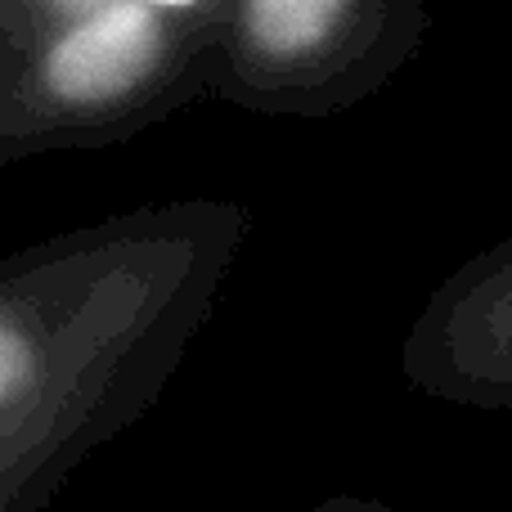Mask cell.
Instances as JSON below:
<instances>
[{
  "label": "cell",
  "instance_id": "7a4b0ae2",
  "mask_svg": "<svg viewBox=\"0 0 512 512\" xmlns=\"http://www.w3.org/2000/svg\"><path fill=\"white\" fill-rule=\"evenodd\" d=\"M221 5H149L108 0L63 14L45 50L50 99L81 113H117L162 99L212 50Z\"/></svg>",
  "mask_w": 512,
  "mask_h": 512
},
{
  "label": "cell",
  "instance_id": "3957f363",
  "mask_svg": "<svg viewBox=\"0 0 512 512\" xmlns=\"http://www.w3.org/2000/svg\"><path fill=\"white\" fill-rule=\"evenodd\" d=\"M400 369L445 405L512 409V239L436 283L405 333Z\"/></svg>",
  "mask_w": 512,
  "mask_h": 512
},
{
  "label": "cell",
  "instance_id": "277c9868",
  "mask_svg": "<svg viewBox=\"0 0 512 512\" xmlns=\"http://www.w3.org/2000/svg\"><path fill=\"white\" fill-rule=\"evenodd\" d=\"M36 373V351L27 342L23 328H14L9 319H0V405L18 396Z\"/></svg>",
  "mask_w": 512,
  "mask_h": 512
},
{
  "label": "cell",
  "instance_id": "6da1fadb",
  "mask_svg": "<svg viewBox=\"0 0 512 512\" xmlns=\"http://www.w3.org/2000/svg\"><path fill=\"white\" fill-rule=\"evenodd\" d=\"M418 0H243L221 5L216 77L256 113L337 117L373 99L418 54Z\"/></svg>",
  "mask_w": 512,
  "mask_h": 512
},
{
  "label": "cell",
  "instance_id": "5b68a950",
  "mask_svg": "<svg viewBox=\"0 0 512 512\" xmlns=\"http://www.w3.org/2000/svg\"><path fill=\"white\" fill-rule=\"evenodd\" d=\"M310 512H400V508L382 504V499H324V504Z\"/></svg>",
  "mask_w": 512,
  "mask_h": 512
}]
</instances>
